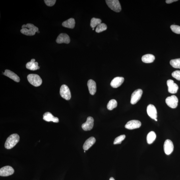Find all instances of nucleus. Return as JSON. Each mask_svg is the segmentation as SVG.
Masks as SVG:
<instances>
[{"mask_svg": "<svg viewBox=\"0 0 180 180\" xmlns=\"http://www.w3.org/2000/svg\"><path fill=\"white\" fill-rule=\"evenodd\" d=\"M147 112L151 119H155L157 118V111L156 107L152 104L148 105L147 108Z\"/></svg>", "mask_w": 180, "mask_h": 180, "instance_id": "obj_13", "label": "nucleus"}, {"mask_svg": "<svg viewBox=\"0 0 180 180\" xmlns=\"http://www.w3.org/2000/svg\"><path fill=\"white\" fill-rule=\"evenodd\" d=\"M154 120H155V121H158V119H154Z\"/></svg>", "mask_w": 180, "mask_h": 180, "instance_id": "obj_34", "label": "nucleus"}, {"mask_svg": "<svg viewBox=\"0 0 180 180\" xmlns=\"http://www.w3.org/2000/svg\"><path fill=\"white\" fill-rule=\"evenodd\" d=\"M20 32L22 34L27 36H33L38 32V28L31 24H24L22 26Z\"/></svg>", "mask_w": 180, "mask_h": 180, "instance_id": "obj_1", "label": "nucleus"}, {"mask_svg": "<svg viewBox=\"0 0 180 180\" xmlns=\"http://www.w3.org/2000/svg\"><path fill=\"white\" fill-rule=\"evenodd\" d=\"M125 135H122L117 137L114 141L113 144H120L123 140H125Z\"/></svg>", "mask_w": 180, "mask_h": 180, "instance_id": "obj_28", "label": "nucleus"}, {"mask_svg": "<svg viewBox=\"0 0 180 180\" xmlns=\"http://www.w3.org/2000/svg\"><path fill=\"white\" fill-rule=\"evenodd\" d=\"M170 63L173 67L180 69V59L171 60L170 61Z\"/></svg>", "mask_w": 180, "mask_h": 180, "instance_id": "obj_26", "label": "nucleus"}, {"mask_svg": "<svg viewBox=\"0 0 180 180\" xmlns=\"http://www.w3.org/2000/svg\"><path fill=\"white\" fill-rule=\"evenodd\" d=\"M70 40L69 37L66 34L61 33L60 34L56 40V42L59 44L65 43L66 44H69L70 42Z\"/></svg>", "mask_w": 180, "mask_h": 180, "instance_id": "obj_14", "label": "nucleus"}, {"mask_svg": "<svg viewBox=\"0 0 180 180\" xmlns=\"http://www.w3.org/2000/svg\"><path fill=\"white\" fill-rule=\"evenodd\" d=\"M3 74L4 75L11 78V79L13 80L16 82H18L20 81V79L19 76L11 70L6 69L5 70V72H4Z\"/></svg>", "mask_w": 180, "mask_h": 180, "instance_id": "obj_16", "label": "nucleus"}, {"mask_svg": "<svg viewBox=\"0 0 180 180\" xmlns=\"http://www.w3.org/2000/svg\"><path fill=\"white\" fill-rule=\"evenodd\" d=\"M60 94L63 98L69 100L71 98V93L69 88L66 85H63L60 88Z\"/></svg>", "mask_w": 180, "mask_h": 180, "instance_id": "obj_5", "label": "nucleus"}, {"mask_svg": "<svg viewBox=\"0 0 180 180\" xmlns=\"http://www.w3.org/2000/svg\"><path fill=\"white\" fill-rule=\"evenodd\" d=\"M156 138V134L155 132L153 131H150L149 133L147 136V142L148 144H152Z\"/></svg>", "mask_w": 180, "mask_h": 180, "instance_id": "obj_23", "label": "nucleus"}, {"mask_svg": "<svg viewBox=\"0 0 180 180\" xmlns=\"http://www.w3.org/2000/svg\"><path fill=\"white\" fill-rule=\"evenodd\" d=\"M174 146L173 142L169 140H167L165 141L164 144V150L165 154L169 155L171 154L173 152Z\"/></svg>", "mask_w": 180, "mask_h": 180, "instance_id": "obj_10", "label": "nucleus"}, {"mask_svg": "<svg viewBox=\"0 0 180 180\" xmlns=\"http://www.w3.org/2000/svg\"><path fill=\"white\" fill-rule=\"evenodd\" d=\"M177 1V0H167L166 3L167 4H170Z\"/></svg>", "mask_w": 180, "mask_h": 180, "instance_id": "obj_32", "label": "nucleus"}, {"mask_svg": "<svg viewBox=\"0 0 180 180\" xmlns=\"http://www.w3.org/2000/svg\"><path fill=\"white\" fill-rule=\"evenodd\" d=\"M172 76L178 80H180V70H176L172 73Z\"/></svg>", "mask_w": 180, "mask_h": 180, "instance_id": "obj_30", "label": "nucleus"}, {"mask_svg": "<svg viewBox=\"0 0 180 180\" xmlns=\"http://www.w3.org/2000/svg\"><path fill=\"white\" fill-rule=\"evenodd\" d=\"M178 101V99L177 97L174 95L167 97L165 100V102L167 105L172 109L176 108L177 106Z\"/></svg>", "mask_w": 180, "mask_h": 180, "instance_id": "obj_6", "label": "nucleus"}, {"mask_svg": "<svg viewBox=\"0 0 180 180\" xmlns=\"http://www.w3.org/2000/svg\"><path fill=\"white\" fill-rule=\"evenodd\" d=\"M167 84L168 87V91L171 94H174L176 93L179 89V86L175 83L173 80H169L167 81Z\"/></svg>", "mask_w": 180, "mask_h": 180, "instance_id": "obj_12", "label": "nucleus"}, {"mask_svg": "<svg viewBox=\"0 0 180 180\" xmlns=\"http://www.w3.org/2000/svg\"><path fill=\"white\" fill-rule=\"evenodd\" d=\"M117 101L115 100H111L109 101L107 105V108L109 110H112L117 107Z\"/></svg>", "mask_w": 180, "mask_h": 180, "instance_id": "obj_24", "label": "nucleus"}, {"mask_svg": "<svg viewBox=\"0 0 180 180\" xmlns=\"http://www.w3.org/2000/svg\"><path fill=\"white\" fill-rule=\"evenodd\" d=\"M43 119L47 122L53 121V123H58L59 121V119L55 117L49 112H46L43 115Z\"/></svg>", "mask_w": 180, "mask_h": 180, "instance_id": "obj_15", "label": "nucleus"}, {"mask_svg": "<svg viewBox=\"0 0 180 180\" xmlns=\"http://www.w3.org/2000/svg\"><path fill=\"white\" fill-rule=\"evenodd\" d=\"M56 0H44V3L49 7H52L55 5L56 2Z\"/></svg>", "mask_w": 180, "mask_h": 180, "instance_id": "obj_31", "label": "nucleus"}, {"mask_svg": "<svg viewBox=\"0 0 180 180\" xmlns=\"http://www.w3.org/2000/svg\"><path fill=\"white\" fill-rule=\"evenodd\" d=\"M14 171L12 167L10 166H6L0 169V176L1 177H7L13 174Z\"/></svg>", "mask_w": 180, "mask_h": 180, "instance_id": "obj_8", "label": "nucleus"}, {"mask_svg": "<svg viewBox=\"0 0 180 180\" xmlns=\"http://www.w3.org/2000/svg\"><path fill=\"white\" fill-rule=\"evenodd\" d=\"M171 28L173 32L176 34H180V26L172 25L171 26Z\"/></svg>", "mask_w": 180, "mask_h": 180, "instance_id": "obj_29", "label": "nucleus"}, {"mask_svg": "<svg viewBox=\"0 0 180 180\" xmlns=\"http://www.w3.org/2000/svg\"><path fill=\"white\" fill-rule=\"evenodd\" d=\"M105 1L109 7L113 11L117 12L121 11V6L118 0H107Z\"/></svg>", "mask_w": 180, "mask_h": 180, "instance_id": "obj_4", "label": "nucleus"}, {"mask_svg": "<svg viewBox=\"0 0 180 180\" xmlns=\"http://www.w3.org/2000/svg\"><path fill=\"white\" fill-rule=\"evenodd\" d=\"M107 28L106 24L104 23H101L97 26L96 31L97 33H100L106 30Z\"/></svg>", "mask_w": 180, "mask_h": 180, "instance_id": "obj_27", "label": "nucleus"}, {"mask_svg": "<svg viewBox=\"0 0 180 180\" xmlns=\"http://www.w3.org/2000/svg\"><path fill=\"white\" fill-rule=\"evenodd\" d=\"M155 59L154 56L152 54H147L143 56L142 61L144 63H151L154 61Z\"/></svg>", "mask_w": 180, "mask_h": 180, "instance_id": "obj_22", "label": "nucleus"}, {"mask_svg": "<svg viewBox=\"0 0 180 180\" xmlns=\"http://www.w3.org/2000/svg\"><path fill=\"white\" fill-rule=\"evenodd\" d=\"M29 82L34 86L38 87L42 83V80L38 74H29L27 77Z\"/></svg>", "mask_w": 180, "mask_h": 180, "instance_id": "obj_3", "label": "nucleus"}, {"mask_svg": "<svg viewBox=\"0 0 180 180\" xmlns=\"http://www.w3.org/2000/svg\"><path fill=\"white\" fill-rule=\"evenodd\" d=\"M94 119L92 117H88L86 123L82 125V129L85 131L92 130L94 127Z\"/></svg>", "mask_w": 180, "mask_h": 180, "instance_id": "obj_11", "label": "nucleus"}, {"mask_svg": "<svg viewBox=\"0 0 180 180\" xmlns=\"http://www.w3.org/2000/svg\"><path fill=\"white\" fill-rule=\"evenodd\" d=\"M20 138L18 134H11L8 137L5 142V148L7 149H11L19 142Z\"/></svg>", "mask_w": 180, "mask_h": 180, "instance_id": "obj_2", "label": "nucleus"}, {"mask_svg": "<svg viewBox=\"0 0 180 180\" xmlns=\"http://www.w3.org/2000/svg\"><path fill=\"white\" fill-rule=\"evenodd\" d=\"M96 140L94 137H91L87 140L85 142L83 147L84 150H87L92 147L96 142Z\"/></svg>", "mask_w": 180, "mask_h": 180, "instance_id": "obj_20", "label": "nucleus"}, {"mask_svg": "<svg viewBox=\"0 0 180 180\" xmlns=\"http://www.w3.org/2000/svg\"><path fill=\"white\" fill-rule=\"evenodd\" d=\"M93 30H94V28H92Z\"/></svg>", "mask_w": 180, "mask_h": 180, "instance_id": "obj_35", "label": "nucleus"}, {"mask_svg": "<svg viewBox=\"0 0 180 180\" xmlns=\"http://www.w3.org/2000/svg\"><path fill=\"white\" fill-rule=\"evenodd\" d=\"M75 20L73 18H70L62 24V26L66 28L73 29L75 26Z\"/></svg>", "mask_w": 180, "mask_h": 180, "instance_id": "obj_21", "label": "nucleus"}, {"mask_svg": "<svg viewBox=\"0 0 180 180\" xmlns=\"http://www.w3.org/2000/svg\"><path fill=\"white\" fill-rule=\"evenodd\" d=\"M84 152H86V151H84Z\"/></svg>", "mask_w": 180, "mask_h": 180, "instance_id": "obj_36", "label": "nucleus"}, {"mask_svg": "<svg viewBox=\"0 0 180 180\" xmlns=\"http://www.w3.org/2000/svg\"><path fill=\"white\" fill-rule=\"evenodd\" d=\"M124 78L122 77H117L113 78L111 82V85L113 88L119 87L123 84L124 81Z\"/></svg>", "mask_w": 180, "mask_h": 180, "instance_id": "obj_17", "label": "nucleus"}, {"mask_svg": "<svg viewBox=\"0 0 180 180\" xmlns=\"http://www.w3.org/2000/svg\"><path fill=\"white\" fill-rule=\"evenodd\" d=\"M109 180H115L113 178V177H111L110 178V179H109Z\"/></svg>", "mask_w": 180, "mask_h": 180, "instance_id": "obj_33", "label": "nucleus"}, {"mask_svg": "<svg viewBox=\"0 0 180 180\" xmlns=\"http://www.w3.org/2000/svg\"><path fill=\"white\" fill-rule=\"evenodd\" d=\"M143 91L141 89H138L134 91L132 93L130 103L132 104L137 103L141 98Z\"/></svg>", "mask_w": 180, "mask_h": 180, "instance_id": "obj_7", "label": "nucleus"}, {"mask_svg": "<svg viewBox=\"0 0 180 180\" xmlns=\"http://www.w3.org/2000/svg\"><path fill=\"white\" fill-rule=\"evenodd\" d=\"M141 125V123L140 121L133 120L128 122L125 125V127L126 129L132 130L140 128Z\"/></svg>", "mask_w": 180, "mask_h": 180, "instance_id": "obj_9", "label": "nucleus"}, {"mask_svg": "<svg viewBox=\"0 0 180 180\" xmlns=\"http://www.w3.org/2000/svg\"><path fill=\"white\" fill-rule=\"evenodd\" d=\"M101 20L99 18H93L91 20L90 26L92 28H94L101 24Z\"/></svg>", "mask_w": 180, "mask_h": 180, "instance_id": "obj_25", "label": "nucleus"}, {"mask_svg": "<svg viewBox=\"0 0 180 180\" xmlns=\"http://www.w3.org/2000/svg\"><path fill=\"white\" fill-rule=\"evenodd\" d=\"M88 86L90 94L92 95H94L96 92V84L94 80H90L88 81Z\"/></svg>", "mask_w": 180, "mask_h": 180, "instance_id": "obj_19", "label": "nucleus"}, {"mask_svg": "<svg viewBox=\"0 0 180 180\" xmlns=\"http://www.w3.org/2000/svg\"><path fill=\"white\" fill-rule=\"evenodd\" d=\"M35 61L36 60L34 59H32L30 62L27 63L26 65L27 69L32 71L40 69L38 62H35Z\"/></svg>", "mask_w": 180, "mask_h": 180, "instance_id": "obj_18", "label": "nucleus"}]
</instances>
